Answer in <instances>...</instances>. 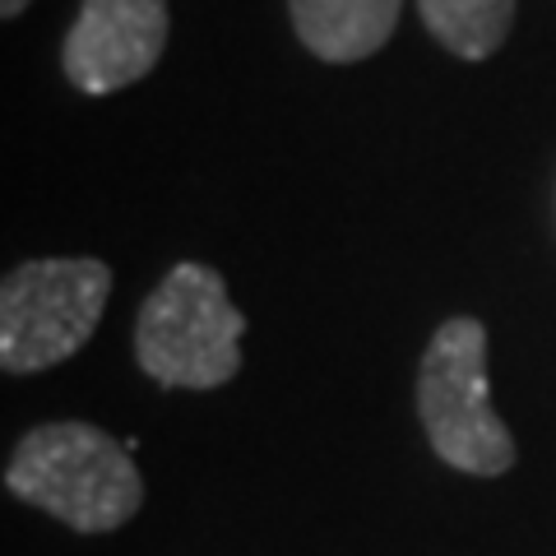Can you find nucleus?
I'll return each mask as SVG.
<instances>
[{
    "label": "nucleus",
    "mask_w": 556,
    "mask_h": 556,
    "mask_svg": "<svg viewBox=\"0 0 556 556\" xmlns=\"http://www.w3.org/2000/svg\"><path fill=\"white\" fill-rule=\"evenodd\" d=\"M24 10H28V0H0V14H5V20H20Z\"/></svg>",
    "instance_id": "8"
},
{
    "label": "nucleus",
    "mask_w": 556,
    "mask_h": 556,
    "mask_svg": "<svg viewBox=\"0 0 556 556\" xmlns=\"http://www.w3.org/2000/svg\"><path fill=\"white\" fill-rule=\"evenodd\" d=\"M5 486L75 533H112L144 501V478L130 450L89 422L33 427L14 445Z\"/></svg>",
    "instance_id": "1"
},
{
    "label": "nucleus",
    "mask_w": 556,
    "mask_h": 556,
    "mask_svg": "<svg viewBox=\"0 0 556 556\" xmlns=\"http://www.w3.org/2000/svg\"><path fill=\"white\" fill-rule=\"evenodd\" d=\"M417 14L445 51L464 61H486L510 38L515 0H417Z\"/></svg>",
    "instance_id": "7"
},
{
    "label": "nucleus",
    "mask_w": 556,
    "mask_h": 556,
    "mask_svg": "<svg viewBox=\"0 0 556 556\" xmlns=\"http://www.w3.org/2000/svg\"><path fill=\"white\" fill-rule=\"evenodd\" d=\"M288 10L311 56L353 65L390 42L404 0H288Z\"/></svg>",
    "instance_id": "6"
},
{
    "label": "nucleus",
    "mask_w": 556,
    "mask_h": 556,
    "mask_svg": "<svg viewBox=\"0 0 556 556\" xmlns=\"http://www.w3.org/2000/svg\"><path fill=\"white\" fill-rule=\"evenodd\" d=\"M112 292V269L93 255L24 260L0 283V367L47 371L93 339Z\"/></svg>",
    "instance_id": "4"
},
{
    "label": "nucleus",
    "mask_w": 556,
    "mask_h": 556,
    "mask_svg": "<svg viewBox=\"0 0 556 556\" xmlns=\"http://www.w3.org/2000/svg\"><path fill=\"white\" fill-rule=\"evenodd\" d=\"M417 417L431 450L459 473L496 478L515 464V437L486 390V329L455 316L431 334L417 367Z\"/></svg>",
    "instance_id": "3"
},
{
    "label": "nucleus",
    "mask_w": 556,
    "mask_h": 556,
    "mask_svg": "<svg viewBox=\"0 0 556 556\" xmlns=\"http://www.w3.org/2000/svg\"><path fill=\"white\" fill-rule=\"evenodd\" d=\"M241 329L223 274L186 260L139 306L135 357L163 390H214L241 371Z\"/></svg>",
    "instance_id": "2"
},
{
    "label": "nucleus",
    "mask_w": 556,
    "mask_h": 556,
    "mask_svg": "<svg viewBox=\"0 0 556 556\" xmlns=\"http://www.w3.org/2000/svg\"><path fill=\"white\" fill-rule=\"evenodd\" d=\"M167 47V0H84L61 65L79 93H116L144 79Z\"/></svg>",
    "instance_id": "5"
}]
</instances>
